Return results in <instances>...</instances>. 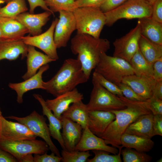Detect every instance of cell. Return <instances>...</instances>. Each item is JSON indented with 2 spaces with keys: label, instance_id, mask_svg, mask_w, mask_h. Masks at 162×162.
Here are the masks:
<instances>
[{
  "label": "cell",
  "instance_id": "1",
  "mask_svg": "<svg viewBox=\"0 0 162 162\" xmlns=\"http://www.w3.org/2000/svg\"><path fill=\"white\" fill-rule=\"evenodd\" d=\"M118 96L126 107L122 109L111 111L115 115V118L100 137L107 144H110L119 149L121 146V137L129 125L141 116L152 113L147 100L133 101L123 96Z\"/></svg>",
  "mask_w": 162,
  "mask_h": 162
},
{
  "label": "cell",
  "instance_id": "2",
  "mask_svg": "<svg viewBox=\"0 0 162 162\" xmlns=\"http://www.w3.org/2000/svg\"><path fill=\"white\" fill-rule=\"evenodd\" d=\"M107 39L96 38L86 34L77 33L71 40L70 49L72 53L77 55L82 69L89 79L93 69L98 64L102 52L110 48Z\"/></svg>",
  "mask_w": 162,
  "mask_h": 162
},
{
  "label": "cell",
  "instance_id": "3",
  "mask_svg": "<svg viewBox=\"0 0 162 162\" xmlns=\"http://www.w3.org/2000/svg\"><path fill=\"white\" fill-rule=\"evenodd\" d=\"M89 78L84 74L80 61L69 58L65 59L56 74L49 80L44 82L46 92L56 97L72 91L79 85L86 82Z\"/></svg>",
  "mask_w": 162,
  "mask_h": 162
},
{
  "label": "cell",
  "instance_id": "4",
  "mask_svg": "<svg viewBox=\"0 0 162 162\" xmlns=\"http://www.w3.org/2000/svg\"><path fill=\"white\" fill-rule=\"evenodd\" d=\"M76 23L77 33L86 34L98 38L105 25L106 17L99 8H78L72 11Z\"/></svg>",
  "mask_w": 162,
  "mask_h": 162
},
{
  "label": "cell",
  "instance_id": "5",
  "mask_svg": "<svg viewBox=\"0 0 162 162\" xmlns=\"http://www.w3.org/2000/svg\"><path fill=\"white\" fill-rule=\"evenodd\" d=\"M153 5L144 0H128L116 8L104 13L105 25L110 26L119 20L151 17Z\"/></svg>",
  "mask_w": 162,
  "mask_h": 162
},
{
  "label": "cell",
  "instance_id": "6",
  "mask_svg": "<svg viewBox=\"0 0 162 162\" xmlns=\"http://www.w3.org/2000/svg\"><path fill=\"white\" fill-rule=\"evenodd\" d=\"M94 69V71L117 85L122 82L124 77L135 74L129 62L121 58L108 56L106 52L101 53Z\"/></svg>",
  "mask_w": 162,
  "mask_h": 162
},
{
  "label": "cell",
  "instance_id": "7",
  "mask_svg": "<svg viewBox=\"0 0 162 162\" xmlns=\"http://www.w3.org/2000/svg\"><path fill=\"white\" fill-rule=\"evenodd\" d=\"M93 88L90 99L86 104L89 111H111L126 107L123 101L117 95L111 93L92 78Z\"/></svg>",
  "mask_w": 162,
  "mask_h": 162
},
{
  "label": "cell",
  "instance_id": "8",
  "mask_svg": "<svg viewBox=\"0 0 162 162\" xmlns=\"http://www.w3.org/2000/svg\"><path fill=\"white\" fill-rule=\"evenodd\" d=\"M6 118L16 120L25 125L37 136L44 140L52 152L57 156H61L59 150L52 140L48 125L46 122V118L34 110L25 117L10 116Z\"/></svg>",
  "mask_w": 162,
  "mask_h": 162
},
{
  "label": "cell",
  "instance_id": "9",
  "mask_svg": "<svg viewBox=\"0 0 162 162\" xmlns=\"http://www.w3.org/2000/svg\"><path fill=\"white\" fill-rule=\"evenodd\" d=\"M0 147L11 154L17 160L27 154H41L49 150L45 141L36 139L10 141L0 139Z\"/></svg>",
  "mask_w": 162,
  "mask_h": 162
},
{
  "label": "cell",
  "instance_id": "10",
  "mask_svg": "<svg viewBox=\"0 0 162 162\" xmlns=\"http://www.w3.org/2000/svg\"><path fill=\"white\" fill-rule=\"evenodd\" d=\"M141 35L140 25L137 22L136 26L128 33L114 41L113 56L121 58L129 62L139 49V41Z\"/></svg>",
  "mask_w": 162,
  "mask_h": 162
},
{
  "label": "cell",
  "instance_id": "11",
  "mask_svg": "<svg viewBox=\"0 0 162 162\" xmlns=\"http://www.w3.org/2000/svg\"><path fill=\"white\" fill-rule=\"evenodd\" d=\"M58 20L56 18L53 20L49 28L45 32L34 36H24L21 40L27 45L39 48L55 61L57 60L58 56L57 51V48L54 40V34Z\"/></svg>",
  "mask_w": 162,
  "mask_h": 162
},
{
  "label": "cell",
  "instance_id": "12",
  "mask_svg": "<svg viewBox=\"0 0 162 162\" xmlns=\"http://www.w3.org/2000/svg\"><path fill=\"white\" fill-rule=\"evenodd\" d=\"M58 12L59 18L54 34V40L57 48L66 47L72 33L76 29L72 11L63 10Z\"/></svg>",
  "mask_w": 162,
  "mask_h": 162
},
{
  "label": "cell",
  "instance_id": "13",
  "mask_svg": "<svg viewBox=\"0 0 162 162\" xmlns=\"http://www.w3.org/2000/svg\"><path fill=\"white\" fill-rule=\"evenodd\" d=\"M37 137L24 124L8 121L2 116L1 117L0 139L17 141L35 139Z\"/></svg>",
  "mask_w": 162,
  "mask_h": 162
},
{
  "label": "cell",
  "instance_id": "14",
  "mask_svg": "<svg viewBox=\"0 0 162 162\" xmlns=\"http://www.w3.org/2000/svg\"><path fill=\"white\" fill-rule=\"evenodd\" d=\"M56 97L54 99H47L45 102L48 108L60 119L71 104L83 99V95L76 88Z\"/></svg>",
  "mask_w": 162,
  "mask_h": 162
},
{
  "label": "cell",
  "instance_id": "15",
  "mask_svg": "<svg viewBox=\"0 0 162 162\" xmlns=\"http://www.w3.org/2000/svg\"><path fill=\"white\" fill-rule=\"evenodd\" d=\"M74 150L81 151L103 150L114 154L119 152L116 148L108 146L103 139L93 134L88 126L83 129L81 138Z\"/></svg>",
  "mask_w": 162,
  "mask_h": 162
},
{
  "label": "cell",
  "instance_id": "16",
  "mask_svg": "<svg viewBox=\"0 0 162 162\" xmlns=\"http://www.w3.org/2000/svg\"><path fill=\"white\" fill-rule=\"evenodd\" d=\"M52 14L51 12L46 11L38 14L26 12L19 14L14 18L27 29L31 35L34 36L41 33L43 27L46 24Z\"/></svg>",
  "mask_w": 162,
  "mask_h": 162
},
{
  "label": "cell",
  "instance_id": "17",
  "mask_svg": "<svg viewBox=\"0 0 162 162\" xmlns=\"http://www.w3.org/2000/svg\"><path fill=\"white\" fill-rule=\"evenodd\" d=\"M49 68L48 64L44 65L39 69L36 74L24 81L19 83L9 84V87L15 91L17 94L16 100L19 104L22 103L23 96L27 92L36 89H44L42 75Z\"/></svg>",
  "mask_w": 162,
  "mask_h": 162
},
{
  "label": "cell",
  "instance_id": "18",
  "mask_svg": "<svg viewBox=\"0 0 162 162\" xmlns=\"http://www.w3.org/2000/svg\"><path fill=\"white\" fill-rule=\"evenodd\" d=\"M122 82L129 86L138 95L147 100L152 97L156 81L152 77L134 74L124 77Z\"/></svg>",
  "mask_w": 162,
  "mask_h": 162
},
{
  "label": "cell",
  "instance_id": "19",
  "mask_svg": "<svg viewBox=\"0 0 162 162\" xmlns=\"http://www.w3.org/2000/svg\"><path fill=\"white\" fill-rule=\"evenodd\" d=\"M61 120V134L66 150H74L81 138L83 129L79 124L68 118L62 116Z\"/></svg>",
  "mask_w": 162,
  "mask_h": 162
},
{
  "label": "cell",
  "instance_id": "20",
  "mask_svg": "<svg viewBox=\"0 0 162 162\" xmlns=\"http://www.w3.org/2000/svg\"><path fill=\"white\" fill-rule=\"evenodd\" d=\"M0 29L2 37L0 41H13L21 40L28 33L27 29L14 18L0 17Z\"/></svg>",
  "mask_w": 162,
  "mask_h": 162
},
{
  "label": "cell",
  "instance_id": "21",
  "mask_svg": "<svg viewBox=\"0 0 162 162\" xmlns=\"http://www.w3.org/2000/svg\"><path fill=\"white\" fill-rule=\"evenodd\" d=\"M88 116V127L93 134L99 137L115 118V115L110 111H90Z\"/></svg>",
  "mask_w": 162,
  "mask_h": 162
},
{
  "label": "cell",
  "instance_id": "22",
  "mask_svg": "<svg viewBox=\"0 0 162 162\" xmlns=\"http://www.w3.org/2000/svg\"><path fill=\"white\" fill-rule=\"evenodd\" d=\"M27 57V70L22 76L24 80L34 75L43 65L55 61L46 54L36 50L35 47L28 45Z\"/></svg>",
  "mask_w": 162,
  "mask_h": 162
},
{
  "label": "cell",
  "instance_id": "23",
  "mask_svg": "<svg viewBox=\"0 0 162 162\" xmlns=\"http://www.w3.org/2000/svg\"><path fill=\"white\" fill-rule=\"evenodd\" d=\"M33 95L41 105L43 115L46 116L48 119L49 124L48 125L51 136L58 141L62 149L66 150L61 132L62 129L61 119L56 117L48 108L46 105L45 100L41 95L34 94Z\"/></svg>",
  "mask_w": 162,
  "mask_h": 162
},
{
  "label": "cell",
  "instance_id": "24",
  "mask_svg": "<svg viewBox=\"0 0 162 162\" xmlns=\"http://www.w3.org/2000/svg\"><path fill=\"white\" fill-rule=\"evenodd\" d=\"M153 116L152 113L141 116L129 125L124 133L151 138L154 136L153 128Z\"/></svg>",
  "mask_w": 162,
  "mask_h": 162
},
{
  "label": "cell",
  "instance_id": "25",
  "mask_svg": "<svg viewBox=\"0 0 162 162\" xmlns=\"http://www.w3.org/2000/svg\"><path fill=\"white\" fill-rule=\"evenodd\" d=\"M28 46L21 40L13 41H0V60L4 59L14 60L20 55L23 59L26 56Z\"/></svg>",
  "mask_w": 162,
  "mask_h": 162
},
{
  "label": "cell",
  "instance_id": "26",
  "mask_svg": "<svg viewBox=\"0 0 162 162\" xmlns=\"http://www.w3.org/2000/svg\"><path fill=\"white\" fill-rule=\"evenodd\" d=\"M141 35L155 43L162 45V23L152 20L151 17L139 19Z\"/></svg>",
  "mask_w": 162,
  "mask_h": 162
},
{
  "label": "cell",
  "instance_id": "27",
  "mask_svg": "<svg viewBox=\"0 0 162 162\" xmlns=\"http://www.w3.org/2000/svg\"><path fill=\"white\" fill-rule=\"evenodd\" d=\"M123 147L134 149L141 152H148L154 147V142L151 138L124 133L120 139Z\"/></svg>",
  "mask_w": 162,
  "mask_h": 162
},
{
  "label": "cell",
  "instance_id": "28",
  "mask_svg": "<svg viewBox=\"0 0 162 162\" xmlns=\"http://www.w3.org/2000/svg\"><path fill=\"white\" fill-rule=\"evenodd\" d=\"M88 112L86 104L81 100L72 104L62 116L78 123L83 129L89 123Z\"/></svg>",
  "mask_w": 162,
  "mask_h": 162
},
{
  "label": "cell",
  "instance_id": "29",
  "mask_svg": "<svg viewBox=\"0 0 162 162\" xmlns=\"http://www.w3.org/2000/svg\"><path fill=\"white\" fill-rule=\"evenodd\" d=\"M139 49L145 59L151 64L162 58V45L153 43L141 35Z\"/></svg>",
  "mask_w": 162,
  "mask_h": 162
},
{
  "label": "cell",
  "instance_id": "30",
  "mask_svg": "<svg viewBox=\"0 0 162 162\" xmlns=\"http://www.w3.org/2000/svg\"><path fill=\"white\" fill-rule=\"evenodd\" d=\"M129 63L134 70L135 74L153 78V64L149 63L145 59L139 49Z\"/></svg>",
  "mask_w": 162,
  "mask_h": 162
},
{
  "label": "cell",
  "instance_id": "31",
  "mask_svg": "<svg viewBox=\"0 0 162 162\" xmlns=\"http://www.w3.org/2000/svg\"><path fill=\"white\" fill-rule=\"evenodd\" d=\"M7 4L0 7V17L14 18L28 9L25 0H12Z\"/></svg>",
  "mask_w": 162,
  "mask_h": 162
},
{
  "label": "cell",
  "instance_id": "32",
  "mask_svg": "<svg viewBox=\"0 0 162 162\" xmlns=\"http://www.w3.org/2000/svg\"><path fill=\"white\" fill-rule=\"evenodd\" d=\"M121 154L124 162H150L152 159V156L146 152H139L129 148L122 149Z\"/></svg>",
  "mask_w": 162,
  "mask_h": 162
},
{
  "label": "cell",
  "instance_id": "33",
  "mask_svg": "<svg viewBox=\"0 0 162 162\" xmlns=\"http://www.w3.org/2000/svg\"><path fill=\"white\" fill-rule=\"evenodd\" d=\"M61 155L63 162H85L92 155L89 151H81L78 150L68 151L62 149Z\"/></svg>",
  "mask_w": 162,
  "mask_h": 162
},
{
  "label": "cell",
  "instance_id": "34",
  "mask_svg": "<svg viewBox=\"0 0 162 162\" xmlns=\"http://www.w3.org/2000/svg\"><path fill=\"white\" fill-rule=\"evenodd\" d=\"M123 147L121 146L119 149L118 153L116 154L110 155L107 152L100 150H92L94 154V157L91 159L88 158V162H121L122 160L120 156L121 151Z\"/></svg>",
  "mask_w": 162,
  "mask_h": 162
},
{
  "label": "cell",
  "instance_id": "35",
  "mask_svg": "<svg viewBox=\"0 0 162 162\" xmlns=\"http://www.w3.org/2000/svg\"><path fill=\"white\" fill-rule=\"evenodd\" d=\"M46 5L53 13L61 10L73 11L75 9L76 0H43Z\"/></svg>",
  "mask_w": 162,
  "mask_h": 162
},
{
  "label": "cell",
  "instance_id": "36",
  "mask_svg": "<svg viewBox=\"0 0 162 162\" xmlns=\"http://www.w3.org/2000/svg\"><path fill=\"white\" fill-rule=\"evenodd\" d=\"M92 78L112 94L117 96H123L121 89L117 85L109 81L99 73L94 71Z\"/></svg>",
  "mask_w": 162,
  "mask_h": 162
},
{
  "label": "cell",
  "instance_id": "37",
  "mask_svg": "<svg viewBox=\"0 0 162 162\" xmlns=\"http://www.w3.org/2000/svg\"><path fill=\"white\" fill-rule=\"evenodd\" d=\"M117 85L121 89L123 96L126 98L133 101H144L146 100L138 95L129 86L121 82Z\"/></svg>",
  "mask_w": 162,
  "mask_h": 162
},
{
  "label": "cell",
  "instance_id": "38",
  "mask_svg": "<svg viewBox=\"0 0 162 162\" xmlns=\"http://www.w3.org/2000/svg\"><path fill=\"white\" fill-rule=\"evenodd\" d=\"M62 158L61 156H57L53 153L48 154L46 152L41 154H34V162H60Z\"/></svg>",
  "mask_w": 162,
  "mask_h": 162
},
{
  "label": "cell",
  "instance_id": "39",
  "mask_svg": "<svg viewBox=\"0 0 162 162\" xmlns=\"http://www.w3.org/2000/svg\"><path fill=\"white\" fill-rule=\"evenodd\" d=\"M151 17L154 21L162 23V0H157L153 4Z\"/></svg>",
  "mask_w": 162,
  "mask_h": 162
},
{
  "label": "cell",
  "instance_id": "40",
  "mask_svg": "<svg viewBox=\"0 0 162 162\" xmlns=\"http://www.w3.org/2000/svg\"><path fill=\"white\" fill-rule=\"evenodd\" d=\"M147 101L149 108L154 115H162V100L152 97Z\"/></svg>",
  "mask_w": 162,
  "mask_h": 162
},
{
  "label": "cell",
  "instance_id": "41",
  "mask_svg": "<svg viewBox=\"0 0 162 162\" xmlns=\"http://www.w3.org/2000/svg\"><path fill=\"white\" fill-rule=\"evenodd\" d=\"M105 0H76L75 9L78 8L90 7L100 8Z\"/></svg>",
  "mask_w": 162,
  "mask_h": 162
},
{
  "label": "cell",
  "instance_id": "42",
  "mask_svg": "<svg viewBox=\"0 0 162 162\" xmlns=\"http://www.w3.org/2000/svg\"><path fill=\"white\" fill-rule=\"evenodd\" d=\"M127 0H105L99 8L103 13H106L118 7Z\"/></svg>",
  "mask_w": 162,
  "mask_h": 162
},
{
  "label": "cell",
  "instance_id": "43",
  "mask_svg": "<svg viewBox=\"0 0 162 162\" xmlns=\"http://www.w3.org/2000/svg\"><path fill=\"white\" fill-rule=\"evenodd\" d=\"M153 128L154 136H162V115H154Z\"/></svg>",
  "mask_w": 162,
  "mask_h": 162
},
{
  "label": "cell",
  "instance_id": "44",
  "mask_svg": "<svg viewBox=\"0 0 162 162\" xmlns=\"http://www.w3.org/2000/svg\"><path fill=\"white\" fill-rule=\"evenodd\" d=\"M29 6V13H34L35 8L37 7H40L46 11L51 12L53 15L54 13L46 5L43 0H27Z\"/></svg>",
  "mask_w": 162,
  "mask_h": 162
},
{
  "label": "cell",
  "instance_id": "45",
  "mask_svg": "<svg viewBox=\"0 0 162 162\" xmlns=\"http://www.w3.org/2000/svg\"><path fill=\"white\" fill-rule=\"evenodd\" d=\"M153 78L156 81L162 80V58L153 64Z\"/></svg>",
  "mask_w": 162,
  "mask_h": 162
},
{
  "label": "cell",
  "instance_id": "46",
  "mask_svg": "<svg viewBox=\"0 0 162 162\" xmlns=\"http://www.w3.org/2000/svg\"><path fill=\"white\" fill-rule=\"evenodd\" d=\"M17 159L11 154L0 147V162H17Z\"/></svg>",
  "mask_w": 162,
  "mask_h": 162
},
{
  "label": "cell",
  "instance_id": "47",
  "mask_svg": "<svg viewBox=\"0 0 162 162\" xmlns=\"http://www.w3.org/2000/svg\"><path fill=\"white\" fill-rule=\"evenodd\" d=\"M152 97L162 100V80L156 81L153 89Z\"/></svg>",
  "mask_w": 162,
  "mask_h": 162
},
{
  "label": "cell",
  "instance_id": "48",
  "mask_svg": "<svg viewBox=\"0 0 162 162\" xmlns=\"http://www.w3.org/2000/svg\"><path fill=\"white\" fill-rule=\"evenodd\" d=\"M19 162H34L32 154H28L21 157L18 160Z\"/></svg>",
  "mask_w": 162,
  "mask_h": 162
},
{
  "label": "cell",
  "instance_id": "49",
  "mask_svg": "<svg viewBox=\"0 0 162 162\" xmlns=\"http://www.w3.org/2000/svg\"><path fill=\"white\" fill-rule=\"evenodd\" d=\"M153 5L157 0H144Z\"/></svg>",
  "mask_w": 162,
  "mask_h": 162
},
{
  "label": "cell",
  "instance_id": "50",
  "mask_svg": "<svg viewBox=\"0 0 162 162\" xmlns=\"http://www.w3.org/2000/svg\"><path fill=\"white\" fill-rule=\"evenodd\" d=\"M4 1L5 2H6V3H8L12 0H2Z\"/></svg>",
  "mask_w": 162,
  "mask_h": 162
},
{
  "label": "cell",
  "instance_id": "51",
  "mask_svg": "<svg viewBox=\"0 0 162 162\" xmlns=\"http://www.w3.org/2000/svg\"><path fill=\"white\" fill-rule=\"evenodd\" d=\"M5 2L2 0H0V4L4 3Z\"/></svg>",
  "mask_w": 162,
  "mask_h": 162
},
{
  "label": "cell",
  "instance_id": "52",
  "mask_svg": "<svg viewBox=\"0 0 162 162\" xmlns=\"http://www.w3.org/2000/svg\"><path fill=\"white\" fill-rule=\"evenodd\" d=\"M2 37V31L0 29V38H1Z\"/></svg>",
  "mask_w": 162,
  "mask_h": 162
},
{
  "label": "cell",
  "instance_id": "53",
  "mask_svg": "<svg viewBox=\"0 0 162 162\" xmlns=\"http://www.w3.org/2000/svg\"><path fill=\"white\" fill-rule=\"evenodd\" d=\"M2 116V112L1 110V108L0 107V118Z\"/></svg>",
  "mask_w": 162,
  "mask_h": 162
},
{
  "label": "cell",
  "instance_id": "54",
  "mask_svg": "<svg viewBox=\"0 0 162 162\" xmlns=\"http://www.w3.org/2000/svg\"><path fill=\"white\" fill-rule=\"evenodd\" d=\"M162 158H160V159L159 160H158V161L157 162H162Z\"/></svg>",
  "mask_w": 162,
  "mask_h": 162
}]
</instances>
